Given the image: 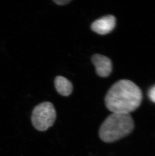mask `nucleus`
<instances>
[{
    "label": "nucleus",
    "mask_w": 155,
    "mask_h": 156,
    "mask_svg": "<svg viewBox=\"0 0 155 156\" xmlns=\"http://www.w3.org/2000/svg\"><path fill=\"white\" fill-rule=\"evenodd\" d=\"M142 98L139 87L129 80H122L110 88L105 96V104L112 113L130 114L139 107Z\"/></svg>",
    "instance_id": "f257e3e1"
},
{
    "label": "nucleus",
    "mask_w": 155,
    "mask_h": 156,
    "mask_svg": "<svg viewBox=\"0 0 155 156\" xmlns=\"http://www.w3.org/2000/svg\"><path fill=\"white\" fill-rule=\"evenodd\" d=\"M134 127L135 123L130 114L113 113L101 124L99 136L105 143H114L129 136Z\"/></svg>",
    "instance_id": "f03ea898"
},
{
    "label": "nucleus",
    "mask_w": 155,
    "mask_h": 156,
    "mask_svg": "<svg viewBox=\"0 0 155 156\" xmlns=\"http://www.w3.org/2000/svg\"><path fill=\"white\" fill-rule=\"evenodd\" d=\"M56 117V110L53 104L44 102L34 108L31 115V122L35 129L39 131H46L53 125Z\"/></svg>",
    "instance_id": "7ed1b4c3"
},
{
    "label": "nucleus",
    "mask_w": 155,
    "mask_h": 156,
    "mask_svg": "<svg viewBox=\"0 0 155 156\" xmlns=\"http://www.w3.org/2000/svg\"><path fill=\"white\" fill-rule=\"evenodd\" d=\"M115 25V17L113 15H108L94 21L91 24V28L98 34L105 35L112 31Z\"/></svg>",
    "instance_id": "20e7f679"
},
{
    "label": "nucleus",
    "mask_w": 155,
    "mask_h": 156,
    "mask_svg": "<svg viewBox=\"0 0 155 156\" xmlns=\"http://www.w3.org/2000/svg\"><path fill=\"white\" fill-rule=\"evenodd\" d=\"M91 60L98 76L106 77L111 74L112 71V63L111 60L106 56L100 54L94 55Z\"/></svg>",
    "instance_id": "39448f33"
},
{
    "label": "nucleus",
    "mask_w": 155,
    "mask_h": 156,
    "mask_svg": "<svg viewBox=\"0 0 155 156\" xmlns=\"http://www.w3.org/2000/svg\"><path fill=\"white\" fill-rule=\"evenodd\" d=\"M54 86L57 91L63 96H69L73 91V84L64 77L58 76L54 80Z\"/></svg>",
    "instance_id": "423d86ee"
},
{
    "label": "nucleus",
    "mask_w": 155,
    "mask_h": 156,
    "mask_svg": "<svg viewBox=\"0 0 155 156\" xmlns=\"http://www.w3.org/2000/svg\"><path fill=\"white\" fill-rule=\"evenodd\" d=\"M148 96H149L150 100L155 103V85L153 86L150 89L149 93H148Z\"/></svg>",
    "instance_id": "0eeeda50"
},
{
    "label": "nucleus",
    "mask_w": 155,
    "mask_h": 156,
    "mask_svg": "<svg viewBox=\"0 0 155 156\" xmlns=\"http://www.w3.org/2000/svg\"><path fill=\"white\" fill-rule=\"evenodd\" d=\"M71 1H72V0H54L53 1L54 3L58 5H60V6H63V5L67 4L68 3Z\"/></svg>",
    "instance_id": "6e6552de"
}]
</instances>
